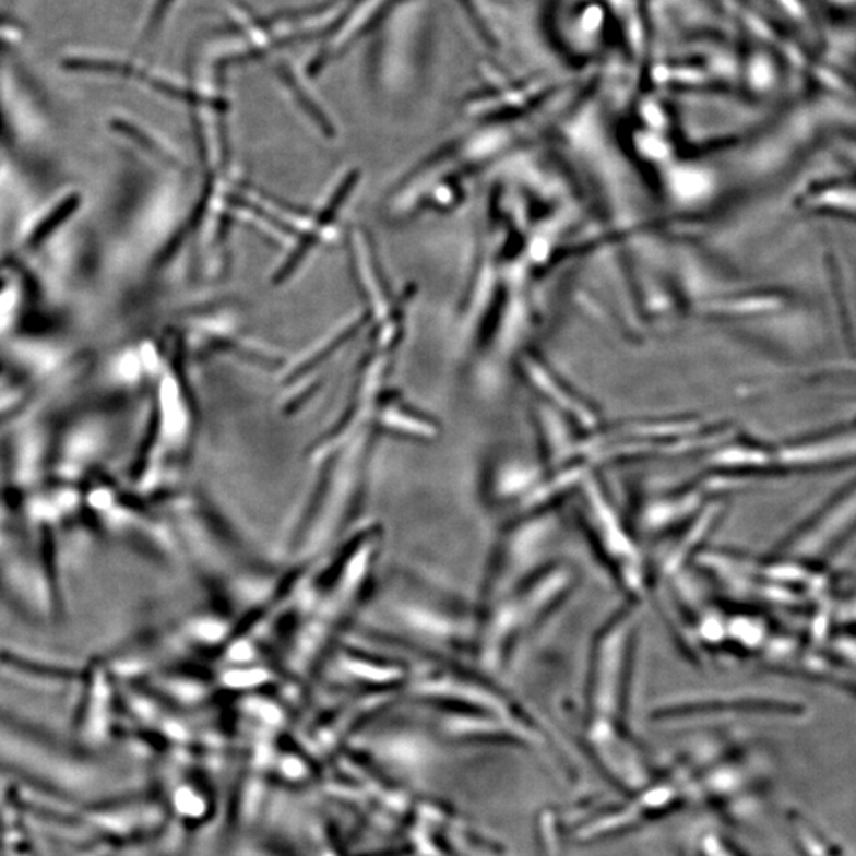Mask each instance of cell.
I'll use <instances>...</instances> for the list:
<instances>
[{"label": "cell", "mask_w": 856, "mask_h": 856, "mask_svg": "<svg viewBox=\"0 0 856 856\" xmlns=\"http://www.w3.org/2000/svg\"><path fill=\"white\" fill-rule=\"evenodd\" d=\"M0 766L62 795L87 793L96 788L102 778L90 761L2 712Z\"/></svg>", "instance_id": "6da1fadb"}, {"label": "cell", "mask_w": 856, "mask_h": 856, "mask_svg": "<svg viewBox=\"0 0 856 856\" xmlns=\"http://www.w3.org/2000/svg\"><path fill=\"white\" fill-rule=\"evenodd\" d=\"M0 669L7 675L20 677L24 682L76 686L82 677L83 665L52 662L15 649H0Z\"/></svg>", "instance_id": "3957f363"}, {"label": "cell", "mask_w": 856, "mask_h": 856, "mask_svg": "<svg viewBox=\"0 0 856 856\" xmlns=\"http://www.w3.org/2000/svg\"><path fill=\"white\" fill-rule=\"evenodd\" d=\"M110 663L93 658L84 663L79 700L73 714V733L80 749H100L114 735L116 706Z\"/></svg>", "instance_id": "7a4b0ae2"}]
</instances>
